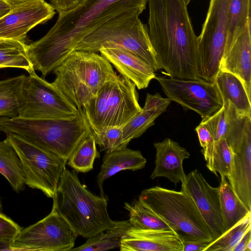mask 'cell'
I'll return each instance as SVG.
<instances>
[{"mask_svg":"<svg viewBox=\"0 0 251 251\" xmlns=\"http://www.w3.org/2000/svg\"><path fill=\"white\" fill-rule=\"evenodd\" d=\"M148 0H84L58 14L54 25L41 39L27 45L26 53L43 76L52 72L78 43L102 24L128 11L146 8Z\"/></svg>","mask_w":251,"mask_h":251,"instance_id":"6da1fadb","label":"cell"},{"mask_svg":"<svg viewBox=\"0 0 251 251\" xmlns=\"http://www.w3.org/2000/svg\"><path fill=\"white\" fill-rule=\"evenodd\" d=\"M149 35L157 63L168 76L201 79L198 37L184 0H148Z\"/></svg>","mask_w":251,"mask_h":251,"instance_id":"7a4b0ae2","label":"cell"},{"mask_svg":"<svg viewBox=\"0 0 251 251\" xmlns=\"http://www.w3.org/2000/svg\"><path fill=\"white\" fill-rule=\"evenodd\" d=\"M0 131L14 134L68 160L77 146L92 133L82 108L71 118L28 119L0 117Z\"/></svg>","mask_w":251,"mask_h":251,"instance_id":"3957f363","label":"cell"},{"mask_svg":"<svg viewBox=\"0 0 251 251\" xmlns=\"http://www.w3.org/2000/svg\"><path fill=\"white\" fill-rule=\"evenodd\" d=\"M53 198L59 213L77 235L88 238L116 223L109 216L108 199L88 190L75 170H64Z\"/></svg>","mask_w":251,"mask_h":251,"instance_id":"277c9868","label":"cell"},{"mask_svg":"<svg viewBox=\"0 0 251 251\" xmlns=\"http://www.w3.org/2000/svg\"><path fill=\"white\" fill-rule=\"evenodd\" d=\"M52 83L77 108H82L101 87L117 74L98 52L72 51L53 71Z\"/></svg>","mask_w":251,"mask_h":251,"instance_id":"5b68a950","label":"cell"},{"mask_svg":"<svg viewBox=\"0 0 251 251\" xmlns=\"http://www.w3.org/2000/svg\"><path fill=\"white\" fill-rule=\"evenodd\" d=\"M138 200L166 222L181 241L214 240L194 201L184 191L154 186L143 190Z\"/></svg>","mask_w":251,"mask_h":251,"instance_id":"8992f818","label":"cell"},{"mask_svg":"<svg viewBox=\"0 0 251 251\" xmlns=\"http://www.w3.org/2000/svg\"><path fill=\"white\" fill-rule=\"evenodd\" d=\"M142 13L128 11L102 24L83 38L75 50L99 52L102 47L125 49L147 62L154 72L160 70L149 32L139 18Z\"/></svg>","mask_w":251,"mask_h":251,"instance_id":"52a82bcc","label":"cell"},{"mask_svg":"<svg viewBox=\"0 0 251 251\" xmlns=\"http://www.w3.org/2000/svg\"><path fill=\"white\" fill-rule=\"evenodd\" d=\"M82 109L92 131H98L122 127L142 107L135 84L120 74L106 82Z\"/></svg>","mask_w":251,"mask_h":251,"instance_id":"ba28073f","label":"cell"},{"mask_svg":"<svg viewBox=\"0 0 251 251\" xmlns=\"http://www.w3.org/2000/svg\"><path fill=\"white\" fill-rule=\"evenodd\" d=\"M232 0H210L198 37V71L201 79L214 82L219 72L228 35V12Z\"/></svg>","mask_w":251,"mask_h":251,"instance_id":"9c48e42d","label":"cell"},{"mask_svg":"<svg viewBox=\"0 0 251 251\" xmlns=\"http://www.w3.org/2000/svg\"><path fill=\"white\" fill-rule=\"evenodd\" d=\"M6 138L20 158L25 185L53 198L67 161L17 135L7 134Z\"/></svg>","mask_w":251,"mask_h":251,"instance_id":"30bf717a","label":"cell"},{"mask_svg":"<svg viewBox=\"0 0 251 251\" xmlns=\"http://www.w3.org/2000/svg\"><path fill=\"white\" fill-rule=\"evenodd\" d=\"M225 139L233 154L227 178L233 191L251 210V116L235 111L229 113Z\"/></svg>","mask_w":251,"mask_h":251,"instance_id":"8fae6325","label":"cell"},{"mask_svg":"<svg viewBox=\"0 0 251 251\" xmlns=\"http://www.w3.org/2000/svg\"><path fill=\"white\" fill-rule=\"evenodd\" d=\"M78 108L52 83L35 71L25 75L22 89L18 117L28 119H54L74 116Z\"/></svg>","mask_w":251,"mask_h":251,"instance_id":"7c38bea8","label":"cell"},{"mask_svg":"<svg viewBox=\"0 0 251 251\" xmlns=\"http://www.w3.org/2000/svg\"><path fill=\"white\" fill-rule=\"evenodd\" d=\"M78 235L59 213L53 198L50 213L22 229L11 245L12 251H70Z\"/></svg>","mask_w":251,"mask_h":251,"instance_id":"4fadbf2b","label":"cell"},{"mask_svg":"<svg viewBox=\"0 0 251 251\" xmlns=\"http://www.w3.org/2000/svg\"><path fill=\"white\" fill-rule=\"evenodd\" d=\"M154 78L171 101L179 104L185 111H194L201 119L209 117L223 106L221 95L215 81L168 76H155Z\"/></svg>","mask_w":251,"mask_h":251,"instance_id":"5bb4252c","label":"cell"},{"mask_svg":"<svg viewBox=\"0 0 251 251\" xmlns=\"http://www.w3.org/2000/svg\"><path fill=\"white\" fill-rule=\"evenodd\" d=\"M53 6L45 0H34L20 4L0 19V38L24 43L27 33L55 15Z\"/></svg>","mask_w":251,"mask_h":251,"instance_id":"9a60e30c","label":"cell"},{"mask_svg":"<svg viewBox=\"0 0 251 251\" xmlns=\"http://www.w3.org/2000/svg\"><path fill=\"white\" fill-rule=\"evenodd\" d=\"M181 190L193 200L214 240L225 232L220 207L219 188L211 186L195 169L186 175Z\"/></svg>","mask_w":251,"mask_h":251,"instance_id":"2e32d148","label":"cell"},{"mask_svg":"<svg viewBox=\"0 0 251 251\" xmlns=\"http://www.w3.org/2000/svg\"><path fill=\"white\" fill-rule=\"evenodd\" d=\"M219 71L229 73L238 77L251 98V20L242 31L226 46Z\"/></svg>","mask_w":251,"mask_h":251,"instance_id":"e0dca14e","label":"cell"},{"mask_svg":"<svg viewBox=\"0 0 251 251\" xmlns=\"http://www.w3.org/2000/svg\"><path fill=\"white\" fill-rule=\"evenodd\" d=\"M121 251H182V241L173 230L137 228L130 226L122 237Z\"/></svg>","mask_w":251,"mask_h":251,"instance_id":"ac0fdd59","label":"cell"},{"mask_svg":"<svg viewBox=\"0 0 251 251\" xmlns=\"http://www.w3.org/2000/svg\"><path fill=\"white\" fill-rule=\"evenodd\" d=\"M100 55L141 90L147 88L156 75L151 66L132 52L120 48L102 47Z\"/></svg>","mask_w":251,"mask_h":251,"instance_id":"d6986e66","label":"cell"},{"mask_svg":"<svg viewBox=\"0 0 251 251\" xmlns=\"http://www.w3.org/2000/svg\"><path fill=\"white\" fill-rule=\"evenodd\" d=\"M156 150L155 168L151 178L164 177L176 185L186 181V175L183 168V161L190 157V153L184 148L170 138L154 144Z\"/></svg>","mask_w":251,"mask_h":251,"instance_id":"ffe728a7","label":"cell"},{"mask_svg":"<svg viewBox=\"0 0 251 251\" xmlns=\"http://www.w3.org/2000/svg\"><path fill=\"white\" fill-rule=\"evenodd\" d=\"M171 101L168 98L162 97L159 93L153 95L147 93L141 110L122 126L125 145L127 146L131 140L140 137L152 126L156 119L165 111Z\"/></svg>","mask_w":251,"mask_h":251,"instance_id":"44dd1931","label":"cell"},{"mask_svg":"<svg viewBox=\"0 0 251 251\" xmlns=\"http://www.w3.org/2000/svg\"><path fill=\"white\" fill-rule=\"evenodd\" d=\"M146 163V159L140 151L131 150L127 147L111 152H105L100 171L97 177L100 196L108 199L103 189V183L106 179L123 170L134 171L143 169Z\"/></svg>","mask_w":251,"mask_h":251,"instance_id":"7402d4cb","label":"cell"},{"mask_svg":"<svg viewBox=\"0 0 251 251\" xmlns=\"http://www.w3.org/2000/svg\"><path fill=\"white\" fill-rule=\"evenodd\" d=\"M215 82L223 103L229 101L238 112L251 115V98L238 77L229 73L219 71Z\"/></svg>","mask_w":251,"mask_h":251,"instance_id":"603a6c76","label":"cell"},{"mask_svg":"<svg viewBox=\"0 0 251 251\" xmlns=\"http://www.w3.org/2000/svg\"><path fill=\"white\" fill-rule=\"evenodd\" d=\"M219 188L220 207L225 232L245 217L249 210L233 191L225 176H221Z\"/></svg>","mask_w":251,"mask_h":251,"instance_id":"cb8c5ba5","label":"cell"},{"mask_svg":"<svg viewBox=\"0 0 251 251\" xmlns=\"http://www.w3.org/2000/svg\"><path fill=\"white\" fill-rule=\"evenodd\" d=\"M130 226L129 220L116 221L113 226L88 238L85 243L71 251H102L120 248L122 237Z\"/></svg>","mask_w":251,"mask_h":251,"instance_id":"d4e9b609","label":"cell"},{"mask_svg":"<svg viewBox=\"0 0 251 251\" xmlns=\"http://www.w3.org/2000/svg\"><path fill=\"white\" fill-rule=\"evenodd\" d=\"M0 173L16 192L24 189L25 179L20 158L6 138L0 141Z\"/></svg>","mask_w":251,"mask_h":251,"instance_id":"484cf974","label":"cell"},{"mask_svg":"<svg viewBox=\"0 0 251 251\" xmlns=\"http://www.w3.org/2000/svg\"><path fill=\"white\" fill-rule=\"evenodd\" d=\"M25 77L22 75L0 80V117H18Z\"/></svg>","mask_w":251,"mask_h":251,"instance_id":"4316f807","label":"cell"},{"mask_svg":"<svg viewBox=\"0 0 251 251\" xmlns=\"http://www.w3.org/2000/svg\"><path fill=\"white\" fill-rule=\"evenodd\" d=\"M125 208L129 212V222L133 227L152 230H173L162 219L139 200L125 202Z\"/></svg>","mask_w":251,"mask_h":251,"instance_id":"83f0119b","label":"cell"},{"mask_svg":"<svg viewBox=\"0 0 251 251\" xmlns=\"http://www.w3.org/2000/svg\"><path fill=\"white\" fill-rule=\"evenodd\" d=\"M25 43L5 39L0 43V68L23 69L30 73L35 71L26 53Z\"/></svg>","mask_w":251,"mask_h":251,"instance_id":"f1b7e54d","label":"cell"},{"mask_svg":"<svg viewBox=\"0 0 251 251\" xmlns=\"http://www.w3.org/2000/svg\"><path fill=\"white\" fill-rule=\"evenodd\" d=\"M92 133L85 138L74 151L67 164L77 172L86 173L93 169L95 159L100 154Z\"/></svg>","mask_w":251,"mask_h":251,"instance_id":"f546056e","label":"cell"},{"mask_svg":"<svg viewBox=\"0 0 251 251\" xmlns=\"http://www.w3.org/2000/svg\"><path fill=\"white\" fill-rule=\"evenodd\" d=\"M250 20L251 0H232L228 12V35L226 46L242 31Z\"/></svg>","mask_w":251,"mask_h":251,"instance_id":"4dcf8cb0","label":"cell"},{"mask_svg":"<svg viewBox=\"0 0 251 251\" xmlns=\"http://www.w3.org/2000/svg\"><path fill=\"white\" fill-rule=\"evenodd\" d=\"M251 213L249 212L230 228L212 241L204 251H233L244 233L251 228Z\"/></svg>","mask_w":251,"mask_h":251,"instance_id":"1f68e13d","label":"cell"},{"mask_svg":"<svg viewBox=\"0 0 251 251\" xmlns=\"http://www.w3.org/2000/svg\"><path fill=\"white\" fill-rule=\"evenodd\" d=\"M233 154L225 138L215 141L213 156L212 173L228 178L231 174Z\"/></svg>","mask_w":251,"mask_h":251,"instance_id":"d6a6232c","label":"cell"},{"mask_svg":"<svg viewBox=\"0 0 251 251\" xmlns=\"http://www.w3.org/2000/svg\"><path fill=\"white\" fill-rule=\"evenodd\" d=\"M96 143L101 151L111 152L126 147L123 138L122 127H110L92 131Z\"/></svg>","mask_w":251,"mask_h":251,"instance_id":"836d02e7","label":"cell"},{"mask_svg":"<svg viewBox=\"0 0 251 251\" xmlns=\"http://www.w3.org/2000/svg\"><path fill=\"white\" fill-rule=\"evenodd\" d=\"M209 130L214 140L225 138L228 126V119L226 106H223L217 112L204 119L201 122Z\"/></svg>","mask_w":251,"mask_h":251,"instance_id":"e575fe53","label":"cell"},{"mask_svg":"<svg viewBox=\"0 0 251 251\" xmlns=\"http://www.w3.org/2000/svg\"><path fill=\"white\" fill-rule=\"evenodd\" d=\"M202 152L206 162V167L212 172L213 156L215 142L208 128L201 123L196 127Z\"/></svg>","mask_w":251,"mask_h":251,"instance_id":"d590c367","label":"cell"},{"mask_svg":"<svg viewBox=\"0 0 251 251\" xmlns=\"http://www.w3.org/2000/svg\"><path fill=\"white\" fill-rule=\"evenodd\" d=\"M21 230L17 223L0 212V241L11 245Z\"/></svg>","mask_w":251,"mask_h":251,"instance_id":"8d00e7d4","label":"cell"},{"mask_svg":"<svg viewBox=\"0 0 251 251\" xmlns=\"http://www.w3.org/2000/svg\"><path fill=\"white\" fill-rule=\"evenodd\" d=\"M84 0H50V4L58 14L66 13L74 9Z\"/></svg>","mask_w":251,"mask_h":251,"instance_id":"74e56055","label":"cell"},{"mask_svg":"<svg viewBox=\"0 0 251 251\" xmlns=\"http://www.w3.org/2000/svg\"><path fill=\"white\" fill-rule=\"evenodd\" d=\"M211 242H203L194 240H184L182 241V251H204Z\"/></svg>","mask_w":251,"mask_h":251,"instance_id":"f35d334b","label":"cell"},{"mask_svg":"<svg viewBox=\"0 0 251 251\" xmlns=\"http://www.w3.org/2000/svg\"><path fill=\"white\" fill-rule=\"evenodd\" d=\"M233 251H251V228L244 233Z\"/></svg>","mask_w":251,"mask_h":251,"instance_id":"ab89813d","label":"cell"},{"mask_svg":"<svg viewBox=\"0 0 251 251\" xmlns=\"http://www.w3.org/2000/svg\"><path fill=\"white\" fill-rule=\"evenodd\" d=\"M10 10V6L4 0H0V19L8 13Z\"/></svg>","mask_w":251,"mask_h":251,"instance_id":"60d3db41","label":"cell"},{"mask_svg":"<svg viewBox=\"0 0 251 251\" xmlns=\"http://www.w3.org/2000/svg\"><path fill=\"white\" fill-rule=\"evenodd\" d=\"M6 2L10 7L11 9L14 7L26 2L34 0H3Z\"/></svg>","mask_w":251,"mask_h":251,"instance_id":"b9f144b4","label":"cell"},{"mask_svg":"<svg viewBox=\"0 0 251 251\" xmlns=\"http://www.w3.org/2000/svg\"><path fill=\"white\" fill-rule=\"evenodd\" d=\"M0 251H12L11 245L0 241Z\"/></svg>","mask_w":251,"mask_h":251,"instance_id":"7bdbcfd3","label":"cell"},{"mask_svg":"<svg viewBox=\"0 0 251 251\" xmlns=\"http://www.w3.org/2000/svg\"><path fill=\"white\" fill-rule=\"evenodd\" d=\"M190 0H184V2H185V4H186L187 5L189 4V3L190 2Z\"/></svg>","mask_w":251,"mask_h":251,"instance_id":"ee69618b","label":"cell"},{"mask_svg":"<svg viewBox=\"0 0 251 251\" xmlns=\"http://www.w3.org/2000/svg\"><path fill=\"white\" fill-rule=\"evenodd\" d=\"M1 211H2V203H1V200L0 198V212H1Z\"/></svg>","mask_w":251,"mask_h":251,"instance_id":"f6af8a7d","label":"cell"},{"mask_svg":"<svg viewBox=\"0 0 251 251\" xmlns=\"http://www.w3.org/2000/svg\"><path fill=\"white\" fill-rule=\"evenodd\" d=\"M0 69H1V68H0Z\"/></svg>","mask_w":251,"mask_h":251,"instance_id":"bcb514c9","label":"cell"}]
</instances>
